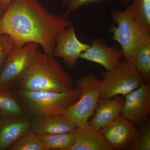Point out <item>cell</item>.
Listing matches in <instances>:
<instances>
[{"mask_svg": "<svg viewBox=\"0 0 150 150\" xmlns=\"http://www.w3.org/2000/svg\"><path fill=\"white\" fill-rule=\"evenodd\" d=\"M90 46L81 42L76 35L74 24L63 30L57 37L54 52V56L60 57L69 69L76 66L81 55Z\"/></svg>", "mask_w": 150, "mask_h": 150, "instance_id": "obj_9", "label": "cell"}, {"mask_svg": "<svg viewBox=\"0 0 150 150\" xmlns=\"http://www.w3.org/2000/svg\"><path fill=\"white\" fill-rule=\"evenodd\" d=\"M30 127V121L24 116L2 118L0 121V150L8 149Z\"/></svg>", "mask_w": 150, "mask_h": 150, "instance_id": "obj_14", "label": "cell"}, {"mask_svg": "<svg viewBox=\"0 0 150 150\" xmlns=\"http://www.w3.org/2000/svg\"><path fill=\"white\" fill-rule=\"evenodd\" d=\"M72 24L64 17L49 12L39 0H14L0 18V34L10 36L15 48L35 43L54 57L57 37Z\"/></svg>", "mask_w": 150, "mask_h": 150, "instance_id": "obj_1", "label": "cell"}, {"mask_svg": "<svg viewBox=\"0 0 150 150\" xmlns=\"http://www.w3.org/2000/svg\"><path fill=\"white\" fill-rule=\"evenodd\" d=\"M100 131L114 150H129L136 138L137 128L120 115Z\"/></svg>", "mask_w": 150, "mask_h": 150, "instance_id": "obj_10", "label": "cell"}, {"mask_svg": "<svg viewBox=\"0 0 150 150\" xmlns=\"http://www.w3.org/2000/svg\"><path fill=\"white\" fill-rule=\"evenodd\" d=\"M130 6L140 27L150 33V0H133Z\"/></svg>", "mask_w": 150, "mask_h": 150, "instance_id": "obj_19", "label": "cell"}, {"mask_svg": "<svg viewBox=\"0 0 150 150\" xmlns=\"http://www.w3.org/2000/svg\"><path fill=\"white\" fill-rule=\"evenodd\" d=\"M134 63L147 82L150 81V33L141 28L134 50Z\"/></svg>", "mask_w": 150, "mask_h": 150, "instance_id": "obj_16", "label": "cell"}, {"mask_svg": "<svg viewBox=\"0 0 150 150\" xmlns=\"http://www.w3.org/2000/svg\"><path fill=\"white\" fill-rule=\"evenodd\" d=\"M14 0H0V6L5 11Z\"/></svg>", "mask_w": 150, "mask_h": 150, "instance_id": "obj_24", "label": "cell"}, {"mask_svg": "<svg viewBox=\"0 0 150 150\" xmlns=\"http://www.w3.org/2000/svg\"><path fill=\"white\" fill-rule=\"evenodd\" d=\"M103 0H62V4L67 8L64 17L67 19L71 13L83 6L92 4H100Z\"/></svg>", "mask_w": 150, "mask_h": 150, "instance_id": "obj_23", "label": "cell"}, {"mask_svg": "<svg viewBox=\"0 0 150 150\" xmlns=\"http://www.w3.org/2000/svg\"><path fill=\"white\" fill-rule=\"evenodd\" d=\"M100 99H112L117 96H125L147 82L134 63L123 59L110 71L103 73Z\"/></svg>", "mask_w": 150, "mask_h": 150, "instance_id": "obj_4", "label": "cell"}, {"mask_svg": "<svg viewBox=\"0 0 150 150\" xmlns=\"http://www.w3.org/2000/svg\"><path fill=\"white\" fill-rule=\"evenodd\" d=\"M150 83L146 82L124 96L121 115L137 128L149 120Z\"/></svg>", "mask_w": 150, "mask_h": 150, "instance_id": "obj_8", "label": "cell"}, {"mask_svg": "<svg viewBox=\"0 0 150 150\" xmlns=\"http://www.w3.org/2000/svg\"><path fill=\"white\" fill-rule=\"evenodd\" d=\"M129 150H150V122L149 120L137 128V134L134 143Z\"/></svg>", "mask_w": 150, "mask_h": 150, "instance_id": "obj_21", "label": "cell"}, {"mask_svg": "<svg viewBox=\"0 0 150 150\" xmlns=\"http://www.w3.org/2000/svg\"><path fill=\"white\" fill-rule=\"evenodd\" d=\"M74 144L67 150H114L100 131L88 126L77 127Z\"/></svg>", "mask_w": 150, "mask_h": 150, "instance_id": "obj_15", "label": "cell"}, {"mask_svg": "<svg viewBox=\"0 0 150 150\" xmlns=\"http://www.w3.org/2000/svg\"><path fill=\"white\" fill-rule=\"evenodd\" d=\"M39 46L30 43L11 51L0 72V91H12L29 67Z\"/></svg>", "mask_w": 150, "mask_h": 150, "instance_id": "obj_7", "label": "cell"}, {"mask_svg": "<svg viewBox=\"0 0 150 150\" xmlns=\"http://www.w3.org/2000/svg\"><path fill=\"white\" fill-rule=\"evenodd\" d=\"M119 1L123 4H126L129 1V0H119Z\"/></svg>", "mask_w": 150, "mask_h": 150, "instance_id": "obj_25", "label": "cell"}, {"mask_svg": "<svg viewBox=\"0 0 150 150\" xmlns=\"http://www.w3.org/2000/svg\"><path fill=\"white\" fill-rule=\"evenodd\" d=\"M40 142L47 150H67L74 144V132L38 135Z\"/></svg>", "mask_w": 150, "mask_h": 150, "instance_id": "obj_18", "label": "cell"}, {"mask_svg": "<svg viewBox=\"0 0 150 150\" xmlns=\"http://www.w3.org/2000/svg\"><path fill=\"white\" fill-rule=\"evenodd\" d=\"M123 57L121 48L117 46H108L102 38L97 37L94 38L80 58L100 65L105 71H108L115 68Z\"/></svg>", "mask_w": 150, "mask_h": 150, "instance_id": "obj_11", "label": "cell"}, {"mask_svg": "<svg viewBox=\"0 0 150 150\" xmlns=\"http://www.w3.org/2000/svg\"><path fill=\"white\" fill-rule=\"evenodd\" d=\"M2 117H1V116H0V121H1V119Z\"/></svg>", "mask_w": 150, "mask_h": 150, "instance_id": "obj_27", "label": "cell"}, {"mask_svg": "<svg viewBox=\"0 0 150 150\" xmlns=\"http://www.w3.org/2000/svg\"><path fill=\"white\" fill-rule=\"evenodd\" d=\"M76 125L64 115H51L35 117L30 121V129L37 135L74 132Z\"/></svg>", "mask_w": 150, "mask_h": 150, "instance_id": "obj_13", "label": "cell"}, {"mask_svg": "<svg viewBox=\"0 0 150 150\" xmlns=\"http://www.w3.org/2000/svg\"><path fill=\"white\" fill-rule=\"evenodd\" d=\"M14 47L13 40L10 36L5 34H0V72L7 57Z\"/></svg>", "mask_w": 150, "mask_h": 150, "instance_id": "obj_22", "label": "cell"}, {"mask_svg": "<svg viewBox=\"0 0 150 150\" xmlns=\"http://www.w3.org/2000/svg\"><path fill=\"white\" fill-rule=\"evenodd\" d=\"M110 15L117 26L112 24L108 28V32L112 34V40L118 42L121 46L124 59L134 63L137 36L142 28L135 19L130 5L123 11L113 8L110 12Z\"/></svg>", "mask_w": 150, "mask_h": 150, "instance_id": "obj_6", "label": "cell"}, {"mask_svg": "<svg viewBox=\"0 0 150 150\" xmlns=\"http://www.w3.org/2000/svg\"><path fill=\"white\" fill-rule=\"evenodd\" d=\"M101 80L92 73L78 79L76 87L80 89L79 98L64 114L77 127H88V121L96 110L100 98Z\"/></svg>", "mask_w": 150, "mask_h": 150, "instance_id": "obj_5", "label": "cell"}, {"mask_svg": "<svg viewBox=\"0 0 150 150\" xmlns=\"http://www.w3.org/2000/svg\"><path fill=\"white\" fill-rule=\"evenodd\" d=\"M0 116L5 118L23 116L19 100L11 91H0Z\"/></svg>", "mask_w": 150, "mask_h": 150, "instance_id": "obj_17", "label": "cell"}, {"mask_svg": "<svg viewBox=\"0 0 150 150\" xmlns=\"http://www.w3.org/2000/svg\"><path fill=\"white\" fill-rule=\"evenodd\" d=\"M124 101V97L119 96L109 100L99 99L96 113L88 121V126L100 131L121 115Z\"/></svg>", "mask_w": 150, "mask_h": 150, "instance_id": "obj_12", "label": "cell"}, {"mask_svg": "<svg viewBox=\"0 0 150 150\" xmlns=\"http://www.w3.org/2000/svg\"><path fill=\"white\" fill-rule=\"evenodd\" d=\"M4 12V11L1 8V6H0V18L3 16Z\"/></svg>", "mask_w": 150, "mask_h": 150, "instance_id": "obj_26", "label": "cell"}, {"mask_svg": "<svg viewBox=\"0 0 150 150\" xmlns=\"http://www.w3.org/2000/svg\"><path fill=\"white\" fill-rule=\"evenodd\" d=\"M8 149L47 150L40 142L37 134L30 129L23 134Z\"/></svg>", "mask_w": 150, "mask_h": 150, "instance_id": "obj_20", "label": "cell"}, {"mask_svg": "<svg viewBox=\"0 0 150 150\" xmlns=\"http://www.w3.org/2000/svg\"><path fill=\"white\" fill-rule=\"evenodd\" d=\"M74 84L72 76L54 57L38 51L17 85L25 91L65 92Z\"/></svg>", "mask_w": 150, "mask_h": 150, "instance_id": "obj_2", "label": "cell"}, {"mask_svg": "<svg viewBox=\"0 0 150 150\" xmlns=\"http://www.w3.org/2000/svg\"><path fill=\"white\" fill-rule=\"evenodd\" d=\"M14 93L20 100L26 110L35 117L64 115L78 101L81 91L76 87L65 92L19 90Z\"/></svg>", "mask_w": 150, "mask_h": 150, "instance_id": "obj_3", "label": "cell"}]
</instances>
